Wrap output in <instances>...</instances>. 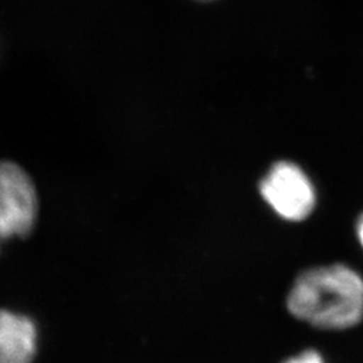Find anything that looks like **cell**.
<instances>
[{
	"label": "cell",
	"mask_w": 363,
	"mask_h": 363,
	"mask_svg": "<svg viewBox=\"0 0 363 363\" xmlns=\"http://www.w3.org/2000/svg\"><path fill=\"white\" fill-rule=\"evenodd\" d=\"M286 307L298 320L318 328H351L363 319V279L342 264L307 269L295 280Z\"/></svg>",
	"instance_id": "cell-1"
},
{
	"label": "cell",
	"mask_w": 363,
	"mask_h": 363,
	"mask_svg": "<svg viewBox=\"0 0 363 363\" xmlns=\"http://www.w3.org/2000/svg\"><path fill=\"white\" fill-rule=\"evenodd\" d=\"M39 199L33 178L11 160H0V244L25 238L38 220Z\"/></svg>",
	"instance_id": "cell-2"
},
{
	"label": "cell",
	"mask_w": 363,
	"mask_h": 363,
	"mask_svg": "<svg viewBox=\"0 0 363 363\" xmlns=\"http://www.w3.org/2000/svg\"><path fill=\"white\" fill-rule=\"evenodd\" d=\"M259 193L276 214L286 220H306L316 203L313 184L292 162L274 163L259 183Z\"/></svg>",
	"instance_id": "cell-3"
},
{
	"label": "cell",
	"mask_w": 363,
	"mask_h": 363,
	"mask_svg": "<svg viewBox=\"0 0 363 363\" xmlns=\"http://www.w3.org/2000/svg\"><path fill=\"white\" fill-rule=\"evenodd\" d=\"M38 327L25 313L0 308V363H34Z\"/></svg>",
	"instance_id": "cell-4"
},
{
	"label": "cell",
	"mask_w": 363,
	"mask_h": 363,
	"mask_svg": "<svg viewBox=\"0 0 363 363\" xmlns=\"http://www.w3.org/2000/svg\"><path fill=\"white\" fill-rule=\"evenodd\" d=\"M284 363H325V361L318 351L308 350L289 358Z\"/></svg>",
	"instance_id": "cell-5"
},
{
	"label": "cell",
	"mask_w": 363,
	"mask_h": 363,
	"mask_svg": "<svg viewBox=\"0 0 363 363\" xmlns=\"http://www.w3.org/2000/svg\"><path fill=\"white\" fill-rule=\"evenodd\" d=\"M357 234H358V238H359V242L363 247V214L359 217L358 223H357Z\"/></svg>",
	"instance_id": "cell-6"
}]
</instances>
